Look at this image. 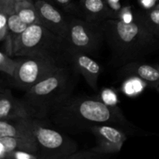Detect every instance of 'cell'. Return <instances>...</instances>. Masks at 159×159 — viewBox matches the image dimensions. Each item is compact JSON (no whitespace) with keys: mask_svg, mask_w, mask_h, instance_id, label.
Instances as JSON below:
<instances>
[{"mask_svg":"<svg viewBox=\"0 0 159 159\" xmlns=\"http://www.w3.org/2000/svg\"><path fill=\"white\" fill-rule=\"evenodd\" d=\"M141 6L145 9H152L157 6L158 0H139Z\"/></svg>","mask_w":159,"mask_h":159,"instance_id":"d4e9b609","label":"cell"},{"mask_svg":"<svg viewBox=\"0 0 159 159\" xmlns=\"http://www.w3.org/2000/svg\"><path fill=\"white\" fill-rule=\"evenodd\" d=\"M110 155L97 153L92 149L76 152L61 159H108Z\"/></svg>","mask_w":159,"mask_h":159,"instance_id":"ffe728a7","label":"cell"},{"mask_svg":"<svg viewBox=\"0 0 159 159\" xmlns=\"http://www.w3.org/2000/svg\"><path fill=\"white\" fill-rule=\"evenodd\" d=\"M13 80L18 88L28 90L61 67L69 64L67 54H40L20 57Z\"/></svg>","mask_w":159,"mask_h":159,"instance_id":"277c9868","label":"cell"},{"mask_svg":"<svg viewBox=\"0 0 159 159\" xmlns=\"http://www.w3.org/2000/svg\"><path fill=\"white\" fill-rule=\"evenodd\" d=\"M30 111L22 99H18L9 89L0 93V120H14L19 118H32ZM34 118V117H33Z\"/></svg>","mask_w":159,"mask_h":159,"instance_id":"7c38bea8","label":"cell"},{"mask_svg":"<svg viewBox=\"0 0 159 159\" xmlns=\"http://www.w3.org/2000/svg\"><path fill=\"white\" fill-rule=\"evenodd\" d=\"M105 40L112 51L113 65L122 67L141 61L159 48V39L154 36L134 14L127 23L118 19L101 22Z\"/></svg>","mask_w":159,"mask_h":159,"instance_id":"7a4b0ae2","label":"cell"},{"mask_svg":"<svg viewBox=\"0 0 159 159\" xmlns=\"http://www.w3.org/2000/svg\"><path fill=\"white\" fill-rule=\"evenodd\" d=\"M136 80H129L125 83L124 87V91L127 93L128 96H134V95L138 94V93H141L143 89V86L141 85V82Z\"/></svg>","mask_w":159,"mask_h":159,"instance_id":"7402d4cb","label":"cell"},{"mask_svg":"<svg viewBox=\"0 0 159 159\" xmlns=\"http://www.w3.org/2000/svg\"><path fill=\"white\" fill-rule=\"evenodd\" d=\"M48 118L61 130L69 133L89 131L98 125H110L136 134L139 130L127 120L117 106H109L90 97H68L53 109Z\"/></svg>","mask_w":159,"mask_h":159,"instance_id":"6da1fadb","label":"cell"},{"mask_svg":"<svg viewBox=\"0 0 159 159\" xmlns=\"http://www.w3.org/2000/svg\"><path fill=\"white\" fill-rule=\"evenodd\" d=\"M78 74L69 63L26 90L21 99L33 117L46 120L53 109L71 96Z\"/></svg>","mask_w":159,"mask_h":159,"instance_id":"3957f363","label":"cell"},{"mask_svg":"<svg viewBox=\"0 0 159 159\" xmlns=\"http://www.w3.org/2000/svg\"><path fill=\"white\" fill-rule=\"evenodd\" d=\"M34 118H19V119L0 120V138L12 137L24 139L36 140L34 136Z\"/></svg>","mask_w":159,"mask_h":159,"instance_id":"4fadbf2b","label":"cell"},{"mask_svg":"<svg viewBox=\"0 0 159 159\" xmlns=\"http://www.w3.org/2000/svg\"><path fill=\"white\" fill-rule=\"evenodd\" d=\"M47 1H48V0H47Z\"/></svg>","mask_w":159,"mask_h":159,"instance_id":"4dcf8cb0","label":"cell"},{"mask_svg":"<svg viewBox=\"0 0 159 159\" xmlns=\"http://www.w3.org/2000/svg\"><path fill=\"white\" fill-rule=\"evenodd\" d=\"M19 64L20 59L14 60L3 51L0 52V71L12 78V79L15 77Z\"/></svg>","mask_w":159,"mask_h":159,"instance_id":"d6986e66","label":"cell"},{"mask_svg":"<svg viewBox=\"0 0 159 159\" xmlns=\"http://www.w3.org/2000/svg\"><path fill=\"white\" fill-rule=\"evenodd\" d=\"M68 61L75 69L82 75L85 82L93 89H97V82L102 72V67L90 55L82 53L68 54Z\"/></svg>","mask_w":159,"mask_h":159,"instance_id":"30bf717a","label":"cell"},{"mask_svg":"<svg viewBox=\"0 0 159 159\" xmlns=\"http://www.w3.org/2000/svg\"><path fill=\"white\" fill-rule=\"evenodd\" d=\"M0 159H41L39 153L26 152V151H13L10 152L0 153Z\"/></svg>","mask_w":159,"mask_h":159,"instance_id":"44dd1931","label":"cell"},{"mask_svg":"<svg viewBox=\"0 0 159 159\" xmlns=\"http://www.w3.org/2000/svg\"><path fill=\"white\" fill-rule=\"evenodd\" d=\"M89 132L96 139V147L91 149L102 155L118 153L127 139V134L124 130L110 125L95 126Z\"/></svg>","mask_w":159,"mask_h":159,"instance_id":"ba28073f","label":"cell"},{"mask_svg":"<svg viewBox=\"0 0 159 159\" xmlns=\"http://www.w3.org/2000/svg\"><path fill=\"white\" fill-rule=\"evenodd\" d=\"M15 12L20 18L27 25L40 24V17L34 2L31 0L17 2L15 4Z\"/></svg>","mask_w":159,"mask_h":159,"instance_id":"2e32d148","label":"cell"},{"mask_svg":"<svg viewBox=\"0 0 159 159\" xmlns=\"http://www.w3.org/2000/svg\"><path fill=\"white\" fill-rule=\"evenodd\" d=\"M120 73L122 75L138 78L152 89H157L159 87V66L158 65H151L141 61H135L121 67Z\"/></svg>","mask_w":159,"mask_h":159,"instance_id":"8fae6325","label":"cell"},{"mask_svg":"<svg viewBox=\"0 0 159 159\" xmlns=\"http://www.w3.org/2000/svg\"><path fill=\"white\" fill-rule=\"evenodd\" d=\"M62 40L67 55L75 53L93 55L99 51L105 37L100 23L70 17Z\"/></svg>","mask_w":159,"mask_h":159,"instance_id":"5b68a950","label":"cell"},{"mask_svg":"<svg viewBox=\"0 0 159 159\" xmlns=\"http://www.w3.org/2000/svg\"><path fill=\"white\" fill-rule=\"evenodd\" d=\"M33 129L41 159H61L78 151L74 140L48 127L46 120L34 118Z\"/></svg>","mask_w":159,"mask_h":159,"instance_id":"52a82bcc","label":"cell"},{"mask_svg":"<svg viewBox=\"0 0 159 159\" xmlns=\"http://www.w3.org/2000/svg\"><path fill=\"white\" fill-rule=\"evenodd\" d=\"M155 8H158V9H159V2L157 4V6H155Z\"/></svg>","mask_w":159,"mask_h":159,"instance_id":"f1b7e54d","label":"cell"},{"mask_svg":"<svg viewBox=\"0 0 159 159\" xmlns=\"http://www.w3.org/2000/svg\"><path fill=\"white\" fill-rule=\"evenodd\" d=\"M34 5L40 17V24L63 40L68 27V18L47 0H37Z\"/></svg>","mask_w":159,"mask_h":159,"instance_id":"9c48e42d","label":"cell"},{"mask_svg":"<svg viewBox=\"0 0 159 159\" xmlns=\"http://www.w3.org/2000/svg\"><path fill=\"white\" fill-rule=\"evenodd\" d=\"M49 53L67 54L62 39L41 24L29 25L13 42L16 57Z\"/></svg>","mask_w":159,"mask_h":159,"instance_id":"8992f818","label":"cell"},{"mask_svg":"<svg viewBox=\"0 0 159 159\" xmlns=\"http://www.w3.org/2000/svg\"><path fill=\"white\" fill-rule=\"evenodd\" d=\"M156 91H157V92H158V93H159V87H158V89H156Z\"/></svg>","mask_w":159,"mask_h":159,"instance_id":"f546056e","label":"cell"},{"mask_svg":"<svg viewBox=\"0 0 159 159\" xmlns=\"http://www.w3.org/2000/svg\"><path fill=\"white\" fill-rule=\"evenodd\" d=\"M81 9L89 21L101 23L109 19H117V13L110 9L107 0H81Z\"/></svg>","mask_w":159,"mask_h":159,"instance_id":"5bb4252c","label":"cell"},{"mask_svg":"<svg viewBox=\"0 0 159 159\" xmlns=\"http://www.w3.org/2000/svg\"><path fill=\"white\" fill-rule=\"evenodd\" d=\"M102 101L109 106H116L118 102L117 95L112 89H104L102 93Z\"/></svg>","mask_w":159,"mask_h":159,"instance_id":"603a6c76","label":"cell"},{"mask_svg":"<svg viewBox=\"0 0 159 159\" xmlns=\"http://www.w3.org/2000/svg\"><path fill=\"white\" fill-rule=\"evenodd\" d=\"M108 6H110V9L114 11L116 13L120 11V0H107Z\"/></svg>","mask_w":159,"mask_h":159,"instance_id":"484cf974","label":"cell"},{"mask_svg":"<svg viewBox=\"0 0 159 159\" xmlns=\"http://www.w3.org/2000/svg\"><path fill=\"white\" fill-rule=\"evenodd\" d=\"M54 2H55L56 4H57L58 6H68L70 5V3L71 2V0H51Z\"/></svg>","mask_w":159,"mask_h":159,"instance_id":"4316f807","label":"cell"},{"mask_svg":"<svg viewBox=\"0 0 159 159\" xmlns=\"http://www.w3.org/2000/svg\"><path fill=\"white\" fill-rule=\"evenodd\" d=\"M12 1L16 4V3H17V2H21L26 1V0H12Z\"/></svg>","mask_w":159,"mask_h":159,"instance_id":"83f0119b","label":"cell"},{"mask_svg":"<svg viewBox=\"0 0 159 159\" xmlns=\"http://www.w3.org/2000/svg\"><path fill=\"white\" fill-rule=\"evenodd\" d=\"M17 150L39 153L38 144L36 140L12 138V137L0 138V153L10 152Z\"/></svg>","mask_w":159,"mask_h":159,"instance_id":"9a60e30c","label":"cell"},{"mask_svg":"<svg viewBox=\"0 0 159 159\" xmlns=\"http://www.w3.org/2000/svg\"><path fill=\"white\" fill-rule=\"evenodd\" d=\"M117 19L127 23H130L134 20V14L132 13L130 7H124L118 12Z\"/></svg>","mask_w":159,"mask_h":159,"instance_id":"cb8c5ba5","label":"cell"},{"mask_svg":"<svg viewBox=\"0 0 159 159\" xmlns=\"http://www.w3.org/2000/svg\"><path fill=\"white\" fill-rule=\"evenodd\" d=\"M29 25L23 21L16 12L9 14L8 17V27L12 40H14L27 28Z\"/></svg>","mask_w":159,"mask_h":159,"instance_id":"ac0fdd59","label":"cell"},{"mask_svg":"<svg viewBox=\"0 0 159 159\" xmlns=\"http://www.w3.org/2000/svg\"><path fill=\"white\" fill-rule=\"evenodd\" d=\"M138 19L147 27V29L159 39V9L153 8L144 12L135 13Z\"/></svg>","mask_w":159,"mask_h":159,"instance_id":"e0dca14e","label":"cell"}]
</instances>
